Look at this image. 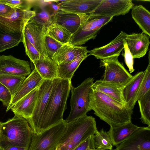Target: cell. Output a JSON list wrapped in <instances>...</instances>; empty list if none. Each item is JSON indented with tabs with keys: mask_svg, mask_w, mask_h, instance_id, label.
<instances>
[{
	"mask_svg": "<svg viewBox=\"0 0 150 150\" xmlns=\"http://www.w3.org/2000/svg\"><path fill=\"white\" fill-rule=\"evenodd\" d=\"M90 108L100 120L110 126H117L131 122L133 110L101 92L92 89L89 92Z\"/></svg>",
	"mask_w": 150,
	"mask_h": 150,
	"instance_id": "1",
	"label": "cell"
},
{
	"mask_svg": "<svg viewBox=\"0 0 150 150\" xmlns=\"http://www.w3.org/2000/svg\"><path fill=\"white\" fill-rule=\"evenodd\" d=\"M52 81V88L42 116L39 133L63 120V114L67 108V100L72 85L71 81L58 77Z\"/></svg>",
	"mask_w": 150,
	"mask_h": 150,
	"instance_id": "2",
	"label": "cell"
},
{
	"mask_svg": "<svg viewBox=\"0 0 150 150\" xmlns=\"http://www.w3.org/2000/svg\"><path fill=\"white\" fill-rule=\"evenodd\" d=\"M97 130L95 118L87 115L67 123L59 142V150H73Z\"/></svg>",
	"mask_w": 150,
	"mask_h": 150,
	"instance_id": "3",
	"label": "cell"
},
{
	"mask_svg": "<svg viewBox=\"0 0 150 150\" xmlns=\"http://www.w3.org/2000/svg\"><path fill=\"white\" fill-rule=\"evenodd\" d=\"M29 125L25 119L14 115L12 118L2 122L0 141L28 149L33 133Z\"/></svg>",
	"mask_w": 150,
	"mask_h": 150,
	"instance_id": "4",
	"label": "cell"
},
{
	"mask_svg": "<svg viewBox=\"0 0 150 150\" xmlns=\"http://www.w3.org/2000/svg\"><path fill=\"white\" fill-rule=\"evenodd\" d=\"M94 81L93 78L89 77L76 88L72 85L71 86V110L69 116L65 120L67 123L87 115V113L91 110L89 92Z\"/></svg>",
	"mask_w": 150,
	"mask_h": 150,
	"instance_id": "5",
	"label": "cell"
},
{
	"mask_svg": "<svg viewBox=\"0 0 150 150\" xmlns=\"http://www.w3.org/2000/svg\"><path fill=\"white\" fill-rule=\"evenodd\" d=\"M67 124L63 119L39 134L33 133L28 150H54L66 129Z\"/></svg>",
	"mask_w": 150,
	"mask_h": 150,
	"instance_id": "6",
	"label": "cell"
},
{
	"mask_svg": "<svg viewBox=\"0 0 150 150\" xmlns=\"http://www.w3.org/2000/svg\"><path fill=\"white\" fill-rule=\"evenodd\" d=\"M113 17L89 15L88 20L72 34L68 44L80 46L89 40L94 39L99 30Z\"/></svg>",
	"mask_w": 150,
	"mask_h": 150,
	"instance_id": "7",
	"label": "cell"
},
{
	"mask_svg": "<svg viewBox=\"0 0 150 150\" xmlns=\"http://www.w3.org/2000/svg\"><path fill=\"white\" fill-rule=\"evenodd\" d=\"M35 14L34 11L13 8L9 13L0 15V30L11 34L23 35L26 25Z\"/></svg>",
	"mask_w": 150,
	"mask_h": 150,
	"instance_id": "8",
	"label": "cell"
},
{
	"mask_svg": "<svg viewBox=\"0 0 150 150\" xmlns=\"http://www.w3.org/2000/svg\"><path fill=\"white\" fill-rule=\"evenodd\" d=\"M119 56L115 55L100 59V67H105L103 80L110 82L123 87L131 79L132 75L119 62Z\"/></svg>",
	"mask_w": 150,
	"mask_h": 150,
	"instance_id": "9",
	"label": "cell"
},
{
	"mask_svg": "<svg viewBox=\"0 0 150 150\" xmlns=\"http://www.w3.org/2000/svg\"><path fill=\"white\" fill-rule=\"evenodd\" d=\"M52 81L43 79L39 86L35 105L31 117L27 121L33 133H39L42 119L52 88Z\"/></svg>",
	"mask_w": 150,
	"mask_h": 150,
	"instance_id": "10",
	"label": "cell"
},
{
	"mask_svg": "<svg viewBox=\"0 0 150 150\" xmlns=\"http://www.w3.org/2000/svg\"><path fill=\"white\" fill-rule=\"evenodd\" d=\"M134 6L131 0H102L95 10L89 15L112 17L124 15Z\"/></svg>",
	"mask_w": 150,
	"mask_h": 150,
	"instance_id": "11",
	"label": "cell"
},
{
	"mask_svg": "<svg viewBox=\"0 0 150 150\" xmlns=\"http://www.w3.org/2000/svg\"><path fill=\"white\" fill-rule=\"evenodd\" d=\"M115 150H150V127H139Z\"/></svg>",
	"mask_w": 150,
	"mask_h": 150,
	"instance_id": "12",
	"label": "cell"
},
{
	"mask_svg": "<svg viewBox=\"0 0 150 150\" xmlns=\"http://www.w3.org/2000/svg\"><path fill=\"white\" fill-rule=\"evenodd\" d=\"M89 17V14H77L59 9L53 15V22L63 28L72 35Z\"/></svg>",
	"mask_w": 150,
	"mask_h": 150,
	"instance_id": "13",
	"label": "cell"
},
{
	"mask_svg": "<svg viewBox=\"0 0 150 150\" xmlns=\"http://www.w3.org/2000/svg\"><path fill=\"white\" fill-rule=\"evenodd\" d=\"M0 71L25 77L31 72L28 61L18 59L12 55H0Z\"/></svg>",
	"mask_w": 150,
	"mask_h": 150,
	"instance_id": "14",
	"label": "cell"
},
{
	"mask_svg": "<svg viewBox=\"0 0 150 150\" xmlns=\"http://www.w3.org/2000/svg\"><path fill=\"white\" fill-rule=\"evenodd\" d=\"M46 28L29 21L24 28L23 34L44 57L48 58L44 40Z\"/></svg>",
	"mask_w": 150,
	"mask_h": 150,
	"instance_id": "15",
	"label": "cell"
},
{
	"mask_svg": "<svg viewBox=\"0 0 150 150\" xmlns=\"http://www.w3.org/2000/svg\"><path fill=\"white\" fill-rule=\"evenodd\" d=\"M127 35L122 31L116 37L108 44L88 51L89 55H93L97 59H100L115 55L119 56L124 49L123 40Z\"/></svg>",
	"mask_w": 150,
	"mask_h": 150,
	"instance_id": "16",
	"label": "cell"
},
{
	"mask_svg": "<svg viewBox=\"0 0 150 150\" xmlns=\"http://www.w3.org/2000/svg\"><path fill=\"white\" fill-rule=\"evenodd\" d=\"M102 0L59 1V9L79 14H89L94 11Z\"/></svg>",
	"mask_w": 150,
	"mask_h": 150,
	"instance_id": "17",
	"label": "cell"
},
{
	"mask_svg": "<svg viewBox=\"0 0 150 150\" xmlns=\"http://www.w3.org/2000/svg\"><path fill=\"white\" fill-rule=\"evenodd\" d=\"M150 36L143 33L127 34L125 39L134 59L144 56L148 49Z\"/></svg>",
	"mask_w": 150,
	"mask_h": 150,
	"instance_id": "18",
	"label": "cell"
},
{
	"mask_svg": "<svg viewBox=\"0 0 150 150\" xmlns=\"http://www.w3.org/2000/svg\"><path fill=\"white\" fill-rule=\"evenodd\" d=\"M43 79L35 68L24 80L12 97L11 102L7 108L8 112L18 101L38 87Z\"/></svg>",
	"mask_w": 150,
	"mask_h": 150,
	"instance_id": "19",
	"label": "cell"
},
{
	"mask_svg": "<svg viewBox=\"0 0 150 150\" xmlns=\"http://www.w3.org/2000/svg\"><path fill=\"white\" fill-rule=\"evenodd\" d=\"M39 86L20 100L11 108L14 115L21 116L27 121L31 117L37 100Z\"/></svg>",
	"mask_w": 150,
	"mask_h": 150,
	"instance_id": "20",
	"label": "cell"
},
{
	"mask_svg": "<svg viewBox=\"0 0 150 150\" xmlns=\"http://www.w3.org/2000/svg\"><path fill=\"white\" fill-rule=\"evenodd\" d=\"M144 71L138 72L122 88V95L124 105L128 109H133Z\"/></svg>",
	"mask_w": 150,
	"mask_h": 150,
	"instance_id": "21",
	"label": "cell"
},
{
	"mask_svg": "<svg viewBox=\"0 0 150 150\" xmlns=\"http://www.w3.org/2000/svg\"><path fill=\"white\" fill-rule=\"evenodd\" d=\"M87 47L64 45L53 56L52 59L58 65L70 62L81 55L88 53Z\"/></svg>",
	"mask_w": 150,
	"mask_h": 150,
	"instance_id": "22",
	"label": "cell"
},
{
	"mask_svg": "<svg viewBox=\"0 0 150 150\" xmlns=\"http://www.w3.org/2000/svg\"><path fill=\"white\" fill-rule=\"evenodd\" d=\"M139 127L131 122L117 126H110L107 132L111 138L113 146H117L128 138Z\"/></svg>",
	"mask_w": 150,
	"mask_h": 150,
	"instance_id": "23",
	"label": "cell"
},
{
	"mask_svg": "<svg viewBox=\"0 0 150 150\" xmlns=\"http://www.w3.org/2000/svg\"><path fill=\"white\" fill-rule=\"evenodd\" d=\"M33 63L43 79L53 80L58 78V65L52 59L44 58L36 60Z\"/></svg>",
	"mask_w": 150,
	"mask_h": 150,
	"instance_id": "24",
	"label": "cell"
},
{
	"mask_svg": "<svg viewBox=\"0 0 150 150\" xmlns=\"http://www.w3.org/2000/svg\"><path fill=\"white\" fill-rule=\"evenodd\" d=\"M123 87L110 82L98 80L93 83L91 88L103 93L124 105L121 92Z\"/></svg>",
	"mask_w": 150,
	"mask_h": 150,
	"instance_id": "25",
	"label": "cell"
},
{
	"mask_svg": "<svg viewBox=\"0 0 150 150\" xmlns=\"http://www.w3.org/2000/svg\"><path fill=\"white\" fill-rule=\"evenodd\" d=\"M132 17L142 30V33L150 36V12L142 5L134 6L132 8Z\"/></svg>",
	"mask_w": 150,
	"mask_h": 150,
	"instance_id": "26",
	"label": "cell"
},
{
	"mask_svg": "<svg viewBox=\"0 0 150 150\" xmlns=\"http://www.w3.org/2000/svg\"><path fill=\"white\" fill-rule=\"evenodd\" d=\"M89 56L88 53H86L70 62L58 65V77L71 81L75 72L80 64Z\"/></svg>",
	"mask_w": 150,
	"mask_h": 150,
	"instance_id": "27",
	"label": "cell"
},
{
	"mask_svg": "<svg viewBox=\"0 0 150 150\" xmlns=\"http://www.w3.org/2000/svg\"><path fill=\"white\" fill-rule=\"evenodd\" d=\"M26 77L14 75L0 71V83L10 92L12 98Z\"/></svg>",
	"mask_w": 150,
	"mask_h": 150,
	"instance_id": "28",
	"label": "cell"
},
{
	"mask_svg": "<svg viewBox=\"0 0 150 150\" xmlns=\"http://www.w3.org/2000/svg\"><path fill=\"white\" fill-rule=\"evenodd\" d=\"M46 35L64 44H68L72 35L65 29L54 22L46 28Z\"/></svg>",
	"mask_w": 150,
	"mask_h": 150,
	"instance_id": "29",
	"label": "cell"
},
{
	"mask_svg": "<svg viewBox=\"0 0 150 150\" xmlns=\"http://www.w3.org/2000/svg\"><path fill=\"white\" fill-rule=\"evenodd\" d=\"M23 35L11 34L0 30V52L18 46L22 42Z\"/></svg>",
	"mask_w": 150,
	"mask_h": 150,
	"instance_id": "30",
	"label": "cell"
},
{
	"mask_svg": "<svg viewBox=\"0 0 150 150\" xmlns=\"http://www.w3.org/2000/svg\"><path fill=\"white\" fill-rule=\"evenodd\" d=\"M142 123L150 127V90L137 100Z\"/></svg>",
	"mask_w": 150,
	"mask_h": 150,
	"instance_id": "31",
	"label": "cell"
},
{
	"mask_svg": "<svg viewBox=\"0 0 150 150\" xmlns=\"http://www.w3.org/2000/svg\"><path fill=\"white\" fill-rule=\"evenodd\" d=\"M95 149L111 150L113 145L111 138L107 132L102 129L97 130L94 135Z\"/></svg>",
	"mask_w": 150,
	"mask_h": 150,
	"instance_id": "32",
	"label": "cell"
},
{
	"mask_svg": "<svg viewBox=\"0 0 150 150\" xmlns=\"http://www.w3.org/2000/svg\"><path fill=\"white\" fill-rule=\"evenodd\" d=\"M148 64L144 71V74L137 93L136 101L150 90V56L149 52Z\"/></svg>",
	"mask_w": 150,
	"mask_h": 150,
	"instance_id": "33",
	"label": "cell"
},
{
	"mask_svg": "<svg viewBox=\"0 0 150 150\" xmlns=\"http://www.w3.org/2000/svg\"><path fill=\"white\" fill-rule=\"evenodd\" d=\"M53 15L44 10L39 13L35 12V15L29 21L46 28L53 23Z\"/></svg>",
	"mask_w": 150,
	"mask_h": 150,
	"instance_id": "34",
	"label": "cell"
},
{
	"mask_svg": "<svg viewBox=\"0 0 150 150\" xmlns=\"http://www.w3.org/2000/svg\"><path fill=\"white\" fill-rule=\"evenodd\" d=\"M35 1L21 0H0V1L6 4L12 8L21 11L30 10L34 5Z\"/></svg>",
	"mask_w": 150,
	"mask_h": 150,
	"instance_id": "35",
	"label": "cell"
},
{
	"mask_svg": "<svg viewBox=\"0 0 150 150\" xmlns=\"http://www.w3.org/2000/svg\"><path fill=\"white\" fill-rule=\"evenodd\" d=\"M44 40L48 57L51 59L59 49L65 45L46 35L45 36Z\"/></svg>",
	"mask_w": 150,
	"mask_h": 150,
	"instance_id": "36",
	"label": "cell"
},
{
	"mask_svg": "<svg viewBox=\"0 0 150 150\" xmlns=\"http://www.w3.org/2000/svg\"><path fill=\"white\" fill-rule=\"evenodd\" d=\"M22 42L24 46L25 52L30 61L33 63L35 61L44 58V57L23 34Z\"/></svg>",
	"mask_w": 150,
	"mask_h": 150,
	"instance_id": "37",
	"label": "cell"
},
{
	"mask_svg": "<svg viewBox=\"0 0 150 150\" xmlns=\"http://www.w3.org/2000/svg\"><path fill=\"white\" fill-rule=\"evenodd\" d=\"M12 99V95L8 89L0 83V101L4 107L9 106Z\"/></svg>",
	"mask_w": 150,
	"mask_h": 150,
	"instance_id": "38",
	"label": "cell"
},
{
	"mask_svg": "<svg viewBox=\"0 0 150 150\" xmlns=\"http://www.w3.org/2000/svg\"><path fill=\"white\" fill-rule=\"evenodd\" d=\"M124 46V53L122 55L124 56L125 64L129 69V73L134 72L135 69L134 68V58L128 48L125 39L123 40Z\"/></svg>",
	"mask_w": 150,
	"mask_h": 150,
	"instance_id": "39",
	"label": "cell"
},
{
	"mask_svg": "<svg viewBox=\"0 0 150 150\" xmlns=\"http://www.w3.org/2000/svg\"><path fill=\"white\" fill-rule=\"evenodd\" d=\"M94 135L87 138L73 150H91L95 149Z\"/></svg>",
	"mask_w": 150,
	"mask_h": 150,
	"instance_id": "40",
	"label": "cell"
},
{
	"mask_svg": "<svg viewBox=\"0 0 150 150\" xmlns=\"http://www.w3.org/2000/svg\"><path fill=\"white\" fill-rule=\"evenodd\" d=\"M0 148L3 150H28L25 148L17 146L3 141H0Z\"/></svg>",
	"mask_w": 150,
	"mask_h": 150,
	"instance_id": "41",
	"label": "cell"
},
{
	"mask_svg": "<svg viewBox=\"0 0 150 150\" xmlns=\"http://www.w3.org/2000/svg\"><path fill=\"white\" fill-rule=\"evenodd\" d=\"M13 8L8 5L0 1V15H3L9 13Z\"/></svg>",
	"mask_w": 150,
	"mask_h": 150,
	"instance_id": "42",
	"label": "cell"
},
{
	"mask_svg": "<svg viewBox=\"0 0 150 150\" xmlns=\"http://www.w3.org/2000/svg\"><path fill=\"white\" fill-rule=\"evenodd\" d=\"M52 7L54 10H55V12L59 9V8L57 5H56L55 4H52Z\"/></svg>",
	"mask_w": 150,
	"mask_h": 150,
	"instance_id": "43",
	"label": "cell"
},
{
	"mask_svg": "<svg viewBox=\"0 0 150 150\" xmlns=\"http://www.w3.org/2000/svg\"><path fill=\"white\" fill-rule=\"evenodd\" d=\"M2 122H0V140L1 138V127L2 125Z\"/></svg>",
	"mask_w": 150,
	"mask_h": 150,
	"instance_id": "44",
	"label": "cell"
},
{
	"mask_svg": "<svg viewBox=\"0 0 150 150\" xmlns=\"http://www.w3.org/2000/svg\"><path fill=\"white\" fill-rule=\"evenodd\" d=\"M106 150L104 149H92V150Z\"/></svg>",
	"mask_w": 150,
	"mask_h": 150,
	"instance_id": "45",
	"label": "cell"
},
{
	"mask_svg": "<svg viewBox=\"0 0 150 150\" xmlns=\"http://www.w3.org/2000/svg\"><path fill=\"white\" fill-rule=\"evenodd\" d=\"M56 150H59V147L58 146V145L57 146V149H56Z\"/></svg>",
	"mask_w": 150,
	"mask_h": 150,
	"instance_id": "46",
	"label": "cell"
},
{
	"mask_svg": "<svg viewBox=\"0 0 150 150\" xmlns=\"http://www.w3.org/2000/svg\"><path fill=\"white\" fill-rule=\"evenodd\" d=\"M0 150H3L0 148Z\"/></svg>",
	"mask_w": 150,
	"mask_h": 150,
	"instance_id": "47",
	"label": "cell"
},
{
	"mask_svg": "<svg viewBox=\"0 0 150 150\" xmlns=\"http://www.w3.org/2000/svg\"><path fill=\"white\" fill-rule=\"evenodd\" d=\"M115 150V149H112V150Z\"/></svg>",
	"mask_w": 150,
	"mask_h": 150,
	"instance_id": "48",
	"label": "cell"
}]
</instances>
